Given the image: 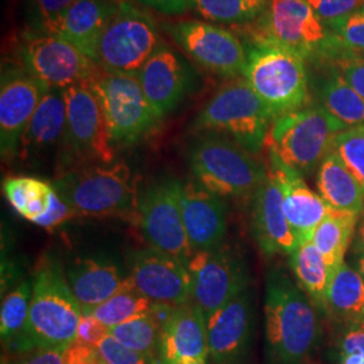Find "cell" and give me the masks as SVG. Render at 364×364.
Returning a JSON list of instances; mask_svg holds the SVG:
<instances>
[{"label": "cell", "instance_id": "cell-31", "mask_svg": "<svg viewBox=\"0 0 364 364\" xmlns=\"http://www.w3.org/2000/svg\"><path fill=\"white\" fill-rule=\"evenodd\" d=\"M290 267L297 284L312 299L316 308L326 312V293L333 275L312 240L299 243L290 255Z\"/></svg>", "mask_w": 364, "mask_h": 364}, {"label": "cell", "instance_id": "cell-15", "mask_svg": "<svg viewBox=\"0 0 364 364\" xmlns=\"http://www.w3.org/2000/svg\"><path fill=\"white\" fill-rule=\"evenodd\" d=\"M132 285L144 297L180 306L192 302V278L181 260L154 247L132 250L127 255Z\"/></svg>", "mask_w": 364, "mask_h": 364}, {"label": "cell", "instance_id": "cell-5", "mask_svg": "<svg viewBox=\"0 0 364 364\" xmlns=\"http://www.w3.org/2000/svg\"><path fill=\"white\" fill-rule=\"evenodd\" d=\"M196 181L220 197L255 195L267 177V166L219 132H203L189 149Z\"/></svg>", "mask_w": 364, "mask_h": 364}, {"label": "cell", "instance_id": "cell-27", "mask_svg": "<svg viewBox=\"0 0 364 364\" xmlns=\"http://www.w3.org/2000/svg\"><path fill=\"white\" fill-rule=\"evenodd\" d=\"M316 185L329 207L364 215V189L335 151L318 166Z\"/></svg>", "mask_w": 364, "mask_h": 364}, {"label": "cell", "instance_id": "cell-21", "mask_svg": "<svg viewBox=\"0 0 364 364\" xmlns=\"http://www.w3.org/2000/svg\"><path fill=\"white\" fill-rule=\"evenodd\" d=\"M182 218L193 252L218 247L227 234V207L197 181L182 183Z\"/></svg>", "mask_w": 364, "mask_h": 364}, {"label": "cell", "instance_id": "cell-8", "mask_svg": "<svg viewBox=\"0 0 364 364\" xmlns=\"http://www.w3.org/2000/svg\"><path fill=\"white\" fill-rule=\"evenodd\" d=\"M88 84L103 108L114 147L139 142L156 130L162 120L149 103L138 75L102 69Z\"/></svg>", "mask_w": 364, "mask_h": 364}, {"label": "cell", "instance_id": "cell-51", "mask_svg": "<svg viewBox=\"0 0 364 364\" xmlns=\"http://www.w3.org/2000/svg\"><path fill=\"white\" fill-rule=\"evenodd\" d=\"M1 364H7V363H6V362H3V363H1Z\"/></svg>", "mask_w": 364, "mask_h": 364}, {"label": "cell", "instance_id": "cell-17", "mask_svg": "<svg viewBox=\"0 0 364 364\" xmlns=\"http://www.w3.org/2000/svg\"><path fill=\"white\" fill-rule=\"evenodd\" d=\"M213 364H245L254 332V302L246 289L205 320Z\"/></svg>", "mask_w": 364, "mask_h": 364}, {"label": "cell", "instance_id": "cell-30", "mask_svg": "<svg viewBox=\"0 0 364 364\" xmlns=\"http://www.w3.org/2000/svg\"><path fill=\"white\" fill-rule=\"evenodd\" d=\"M318 105L347 129L364 126V99L328 64L316 82Z\"/></svg>", "mask_w": 364, "mask_h": 364}, {"label": "cell", "instance_id": "cell-23", "mask_svg": "<svg viewBox=\"0 0 364 364\" xmlns=\"http://www.w3.org/2000/svg\"><path fill=\"white\" fill-rule=\"evenodd\" d=\"M159 358L164 364H208L207 323L193 302L177 306L162 328Z\"/></svg>", "mask_w": 364, "mask_h": 364}, {"label": "cell", "instance_id": "cell-33", "mask_svg": "<svg viewBox=\"0 0 364 364\" xmlns=\"http://www.w3.org/2000/svg\"><path fill=\"white\" fill-rule=\"evenodd\" d=\"M153 301L144 297V294L132 285L131 279L115 293L111 299L103 304L81 309V314H90L103 323L107 328L123 324L131 318L150 312Z\"/></svg>", "mask_w": 364, "mask_h": 364}, {"label": "cell", "instance_id": "cell-2", "mask_svg": "<svg viewBox=\"0 0 364 364\" xmlns=\"http://www.w3.org/2000/svg\"><path fill=\"white\" fill-rule=\"evenodd\" d=\"M81 306L73 296L61 262L46 257L33 278L26 328L15 343L14 355L53 348L66 351L77 338Z\"/></svg>", "mask_w": 364, "mask_h": 364}, {"label": "cell", "instance_id": "cell-10", "mask_svg": "<svg viewBox=\"0 0 364 364\" xmlns=\"http://www.w3.org/2000/svg\"><path fill=\"white\" fill-rule=\"evenodd\" d=\"M161 45L154 18L120 0L100 39L97 65L105 72L138 75Z\"/></svg>", "mask_w": 364, "mask_h": 364}, {"label": "cell", "instance_id": "cell-34", "mask_svg": "<svg viewBox=\"0 0 364 364\" xmlns=\"http://www.w3.org/2000/svg\"><path fill=\"white\" fill-rule=\"evenodd\" d=\"M161 332V326H158L156 318L150 312L108 329V335L117 338L123 346L154 362L162 363L159 358Z\"/></svg>", "mask_w": 364, "mask_h": 364}, {"label": "cell", "instance_id": "cell-35", "mask_svg": "<svg viewBox=\"0 0 364 364\" xmlns=\"http://www.w3.org/2000/svg\"><path fill=\"white\" fill-rule=\"evenodd\" d=\"M31 296L33 278L23 281L21 285L15 287L1 302L0 335L7 351H11L26 328Z\"/></svg>", "mask_w": 364, "mask_h": 364}, {"label": "cell", "instance_id": "cell-22", "mask_svg": "<svg viewBox=\"0 0 364 364\" xmlns=\"http://www.w3.org/2000/svg\"><path fill=\"white\" fill-rule=\"evenodd\" d=\"M252 234L264 255H291L299 246L284 209L282 192L267 170V177L252 196Z\"/></svg>", "mask_w": 364, "mask_h": 364}, {"label": "cell", "instance_id": "cell-41", "mask_svg": "<svg viewBox=\"0 0 364 364\" xmlns=\"http://www.w3.org/2000/svg\"><path fill=\"white\" fill-rule=\"evenodd\" d=\"M103 358L105 364H164L154 362L138 352L132 351L129 347L119 343L117 338L107 335L96 347Z\"/></svg>", "mask_w": 364, "mask_h": 364}, {"label": "cell", "instance_id": "cell-4", "mask_svg": "<svg viewBox=\"0 0 364 364\" xmlns=\"http://www.w3.org/2000/svg\"><path fill=\"white\" fill-rule=\"evenodd\" d=\"M246 55L243 76L274 117L309 105L306 69L299 54L258 34Z\"/></svg>", "mask_w": 364, "mask_h": 364}, {"label": "cell", "instance_id": "cell-45", "mask_svg": "<svg viewBox=\"0 0 364 364\" xmlns=\"http://www.w3.org/2000/svg\"><path fill=\"white\" fill-rule=\"evenodd\" d=\"M73 216H76V213L73 212V209L70 208L65 201L55 193L53 195L52 207L49 209V212L39 219L36 224L39 225L41 228H46V230H52L61 224H64L65 221L72 219Z\"/></svg>", "mask_w": 364, "mask_h": 364}, {"label": "cell", "instance_id": "cell-49", "mask_svg": "<svg viewBox=\"0 0 364 364\" xmlns=\"http://www.w3.org/2000/svg\"><path fill=\"white\" fill-rule=\"evenodd\" d=\"M352 250L358 255L364 254V221L359 225V228L356 230V234L353 236Z\"/></svg>", "mask_w": 364, "mask_h": 364}, {"label": "cell", "instance_id": "cell-38", "mask_svg": "<svg viewBox=\"0 0 364 364\" xmlns=\"http://www.w3.org/2000/svg\"><path fill=\"white\" fill-rule=\"evenodd\" d=\"M364 189V126L341 131L333 150Z\"/></svg>", "mask_w": 364, "mask_h": 364}, {"label": "cell", "instance_id": "cell-1", "mask_svg": "<svg viewBox=\"0 0 364 364\" xmlns=\"http://www.w3.org/2000/svg\"><path fill=\"white\" fill-rule=\"evenodd\" d=\"M318 309L282 267L266 278L264 340L267 364H306L321 338Z\"/></svg>", "mask_w": 364, "mask_h": 364}, {"label": "cell", "instance_id": "cell-47", "mask_svg": "<svg viewBox=\"0 0 364 364\" xmlns=\"http://www.w3.org/2000/svg\"><path fill=\"white\" fill-rule=\"evenodd\" d=\"M65 364H105L95 347L73 343L65 351Z\"/></svg>", "mask_w": 364, "mask_h": 364}, {"label": "cell", "instance_id": "cell-20", "mask_svg": "<svg viewBox=\"0 0 364 364\" xmlns=\"http://www.w3.org/2000/svg\"><path fill=\"white\" fill-rule=\"evenodd\" d=\"M266 166L282 192L284 209L299 245L312 240L317 225L324 220L331 207L321 196L309 189L304 176L270 151Z\"/></svg>", "mask_w": 364, "mask_h": 364}, {"label": "cell", "instance_id": "cell-36", "mask_svg": "<svg viewBox=\"0 0 364 364\" xmlns=\"http://www.w3.org/2000/svg\"><path fill=\"white\" fill-rule=\"evenodd\" d=\"M193 9L208 21L245 25L264 15L269 0H195Z\"/></svg>", "mask_w": 364, "mask_h": 364}, {"label": "cell", "instance_id": "cell-29", "mask_svg": "<svg viewBox=\"0 0 364 364\" xmlns=\"http://www.w3.org/2000/svg\"><path fill=\"white\" fill-rule=\"evenodd\" d=\"M360 216L356 212L331 207L313 234V245L326 259L332 275L344 263Z\"/></svg>", "mask_w": 364, "mask_h": 364}, {"label": "cell", "instance_id": "cell-24", "mask_svg": "<svg viewBox=\"0 0 364 364\" xmlns=\"http://www.w3.org/2000/svg\"><path fill=\"white\" fill-rule=\"evenodd\" d=\"M65 129V90L50 87L27 124L19 156L28 164H38L55 151L60 154Z\"/></svg>", "mask_w": 364, "mask_h": 364}, {"label": "cell", "instance_id": "cell-7", "mask_svg": "<svg viewBox=\"0 0 364 364\" xmlns=\"http://www.w3.org/2000/svg\"><path fill=\"white\" fill-rule=\"evenodd\" d=\"M275 119L272 109L250 87L246 78H235L215 93L196 117L195 129L219 132L251 154L264 147Z\"/></svg>", "mask_w": 364, "mask_h": 364}, {"label": "cell", "instance_id": "cell-39", "mask_svg": "<svg viewBox=\"0 0 364 364\" xmlns=\"http://www.w3.org/2000/svg\"><path fill=\"white\" fill-rule=\"evenodd\" d=\"M326 63L333 66L347 84L364 99V54L321 49Z\"/></svg>", "mask_w": 364, "mask_h": 364}, {"label": "cell", "instance_id": "cell-16", "mask_svg": "<svg viewBox=\"0 0 364 364\" xmlns=\"http://www.w3.org/2000/svg\"><path fill=\"white\" fill-rule=\"evenodd\" d=\"M49 88L23 68L7 66L3 70L0 85V150L3 159L19 156L27 124Z\"/></svg>", "mask_w": 364, "mask_h": 364}, {"label": "cell", "instance_id": "cell-14", "mask_svg": "<svg viewBox=\"0 0 364 364\" xmlns=\"http://www.w3.org/2000/svg\"><path fill=\"white\" fill-rule=\"evenodd\" d=\"M166 30L183 52L209 72L234 80L245 75L246 48L232 33L201 21L173 23Z\"/></svg>", "mask_w": 364, "mask_h": 364}, {"label": "cell", "instance_id": "cell-50", "mask_svg": "<svg viewBox=\"0 0 364 364\" xmlns=\"http://www.w3.org/2000/svg\"><path fill=\"white\" fill-rule=\"evenodd\" d=\"M358 273L362 275L364 281V254H360L358 258Z\"/></svg>", "mask_w": 364, "mask_h": 364}, {"label": "cell", "instance_id": "cell-19", "mask_svg": "<svg viewBox=\"0 0 364 364\" xmlns=\"http://www.w3.org/2000/svg\"><path fill=\"white\" fill-rule=\"evenodd\" d=\"M138 78L159 119L178 107L192 84V75L186 63L165 43L142 66Z\"/></svg>", "mask_w": 364, "mask_h": 364}, {"label": "cell", "instance_id": "cell-28", "mask_svg": "<svg viewBox=\"0 0 364 364\" xmlns=\"http://www.w3.org/2000/svg\"><path fill=\"white\" fill-rule=\"evenodd\" d=\"M326 313L346 328L364 323L363 278L346 262L328 287Z\"/></svg>", "mask_w": 364, "mask_h": 364}, {"label": "cell", "instance_id": "cell-32", "mask_svg": "<svg viewBox=\"0 0 364 364\" xmlns=\"http://www.w3.org/2000/svg\"><path fill=\"white\" fill-rule=\"evenodd\" d=\"M3 191L10 205L34 224L52 207L54 188L49 182L33 177H10L3 182Z\"/></svg>", "mask_w": 364, "mask_h": 364}, {"label": "cell", "instance_id": "cell-25", "mask_svg": "<svg viewBox=\"0 0 364 364\" xmlns=\"http://www.w3.org/2000/svg\"><path fill=\"white\" fill-rule=\"evenodd\" d=\"M119 1L77 0L45 33L63 37L97 64L100 39L117 11Z\"/></svg>", "mask_w": 364, "mask_h": 364}, {"label": "cell", "instance_id": "cell-46", "mask_svg": "<svg viewBox=\"0 0 364 364\" xmlns=\"http://www.w3.org/2000/svg\"><path fill=\"white\" fill-rule=\"evenodd\" d=\"M7 364H65V351L37 348L16 355L13 363Z\"/></svg>", "mask_w": 364, "mask_h": 364}, {"label": "cell", "instance_id": "cell-48", "mask_svg": "<svg viewBox=\"0 0 364 364\" xmlns=\"http://www.w3.org/2000/svg\"><path fill=\"white\" fill-rule=\"evenodd\" d=\"M134 1L166 15L185 13L189 9H193V4H195V0H134Z\"/></svg>", "mask_w": 364, "mask_h": 364}, {"label": "cell", "instance_id": "cell-40", "mask_svg": "<svg viewBox=\"0 0 364 364\" xmlns=\"http://www.w3.org/2000/svg\"><path fill=\"white\" fill-rule=\"evenodd\" d=\"M326 33L338 27L343 21L358 10L364 9V0H306Z\"/></svg>", "mask_w": 364, "mask_h": 364}, {"label": "cell", "instance_id": "cell-43", "mask_svg": "<svg viewBox=\"0 0 364 364\" xmlns=\"http://www.w3.org/2000/svg\"><path fill=\"white\" fill-rule=\"evenodd\" d=\"M77 0H33L38 31H48Z\"/></svg>", "mask_w": 364, "mask_h": 364}, {"label": "cell", "instance_id": "cell-26", "mask_svg": "<svg viewBox=\"0 0 364 364\" xmlns=\"http://www.w3.org/2000/svg\"><path fill=\"white\" fill-rule=\"evenodd\" d=\"M65 275L81 309L103 304L130 279L117 262L105 257L75 259L68 264Z\"/></svg>", "mask_w": 364, "mask_h": 364}, {"label": "cell", "instance_id": "cell-12", "mask_svg": "<svg viewBox=\"0 0 364 364\" xmlns=\"http://www.w3.org/2000/svg\"><path fill=\"white\" fill-rule=\"evenodd\" d=\"M182 182L165 178L149 186L138 203V223L150 247L166 252L188 266L193 255L181 207Z\"/></svg>", "mask_w": 364, "mask_h": 364}, {"label": "cell", "instance_id": "cell-42", "mask_svg": "<svg viewBox=\"0 0 364 364\" xmlns=\"http://www.w3.org/2000/svg\"><path fill=\"white\" fill-rule=\"evenodd\" d=\"M338 350V364H364V323L346 328Z\"/></svg>", "mask_w": 364, "mask_h": 364}, {"label": "cell", "instance_id": "cell-18", "mask_svg": "<svg viewBox=\"0 0 364 364\" xmlns=\"http://www.w3.org/2000/svg\"><path fill=\"white\" fill-rule=\"evenodd\" d=\"M264 33L260 36L299 54L302 58L318 52L328 38L321 21L306 0H269Z\"/></svg>", "mask_w": 364, "mask_h": 364}, {"label": "cell", "instance_id": "cell-13", "mask_svg": "<svg viewBox=\"0 0 364 364\" xmlns=\"http://www.w3.org/2000/svg\"><path fill=\"white\" fill-rule=\"evenodd\" d=\"M192 302L205 320L248 289L246 262L228 245L196 251L188 263Z\"/></svg>", "mask_w": 364, "mask_h": 364}, {"label": "cell", "instance_id": "cell-52", "mask_svg": "<svg viewBox=\"0 0 364 364\" xmlns=\"http://www.w3.org/2000/svg\"><path fill=\"white\" fill-rule=\"evenodd\" d=\"M114 1H119V0H114Z\"/></svg>", "mask_w": 364, "mask_h": 364}, {"label": "cell", "instance_id": "cell-6", "mask_svg": "<svg viewBox=\"0 0 364 364\" xmlns=\"http://www.w3.org/2000/svg\"><path fill=\"white\" fill-rule=\"evenodd\" d=\"M347 127L320 105L275 117L266 136L267 150L285 165L308 176L332 150L335 139Z\"/></svg>", "mask_w": 364, "mask_h": 364}, {"label": "cell", "instance_id": "cell-11", "mask_svg": "<svg viewBox=\"0 0 364 364\" xmlns=\"http://www.w3.org/2000/svg\"><path fill=\"white\" fill-rule=\"evenodd\" d=\"M22 68L48 87L66 90L90 82L102 68L70 42L52 33H27L19 43Z\"/></svg>", "mask_w": 364, "mask_h": 364}, {"label": "cell", "instance_id": "cell-9", "mask_svg": "<svg viewBox=\"0 0 364 364\" xmlns=\"http://www.w3.org/2000/svg\"><path fill=\"white\" fill-rule=\"evenodd\" d=\"M66 129L58 159L68 170L80 164L100 162L109 165L115 158L105 112L88 82L65 90Z\"/></svg>", "mask_w": 364, "mask_h": 364}, {"label": "cell", "instance_id": "cell-3", "mask_svg": "<svg viewBox=\"0 0 364 364\" xmlns=\"http://www.w3.org/2000/svg\"><path fill=\"white\" fill-rule=\"evenodd\" d=\"M52 185L76 216L138 220L136 183L123 162L68 170Z\"/></svg>", "mask_w": 364, "mask_h": 364}, {"label": "cell", "instance_id": "cell-37", "mask_svg": "<svg viewBox=\"0 0 364 364\" xmlns=\"http://www.w3.org/2000/svg\"><path fill=\"white\" fill-rule=\"evenodd\" d=\"M321 49L364 54V9L352 14L338 27L328 31V38Z\"/></svg>", "mask_w": 364, "mask_h": 364}, {"label": "cell", "instance_id": "cell-44", "mask_svg": "<svg viewBox=\"0 0 364 364\" xmlns=\"http://www.w3.org/2000/svg\"><path fill=\"white\" fill-rule=\"evenodd\" d=\"M108 329L109 328H107L93 316L81 314L76 343L96 348L97 344L108 335Z\"/></svg>", "mask_w": 364, "mask_h": 364}]
</instances>
